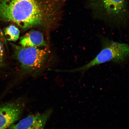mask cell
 <instances>
[{"instance_id":"obj_1","label":"cell","mask_w":129,"mask_h":129,"mask_svg":"<svg viewBox=\"0 0 129 129\" xmlns=\"http://www.w3.org/2000/svg\"><path fill=\"white\" fill-rule=\"evenodd\" d=\"M67 0H0V21L15 23L24 30L52 29L62 19Z\"/></svg>"},{"instance_id":"obj_2","label":"cell","mask_w":129,"mask_h":129,"mask_svg":"<svg viewBox=\"0 0 129 129\" xmlns=\"http://www.w3.org/2000/svg\"><path fill=\"white\" fill-rule=\"evenodd\" d=\"M101 41V50L94 58L84 65L67 71L83 73L95 66L106 62H112L122 64L127 62L129 54L128 44L114 41L106 38H102Z\"/></svg>"},{"instance_id":"obj_3","label":"cell","mask_w":129,"mask_h":129,"mask_svg":"<svg viewBox=\"0 0 129 129\" xmlns=\"http://www.w3.org/2000/svg\"><path fill=\"white\" fill-rule=\"evenodd\" d=\"M87 5L95 17L112 25H124L128 18L127 0H88Z\"/></svg>"},{"instance_id":"obj_4","label":"cell","mask_w":129,"mask_h":129,"mask_svg":"<svg viewBox=\"0 0 129 129\" xmlns=\"http://www.w3.org/2000/svg\"><path fill=\"white\" fill-rule=\"evenodd\" d=\"M14 58L24 72L32 73L43 68L47 61L50 52L46 48L24 47L11 43Z\"/></svg>"},{"instance_id":"obj_5","label":"cell","mask_w":129,"mask_h":129,"mask_svg":"<svg viewBox=\"0 0 129 129\" xmlns=\"http://www.w3.org/2000/svg\"><path fill=\"white\" fill-rule=\"evenodd\" d=\"M22 101L9 102L0 105V129H8L20 118L24 109Z\"/></svg>"},{"instance_id":"obj_6","label":"cell","mask_w":129,"mask_h":129,"mask_svg":"<svg viewBox=\"0 0 129 129\" xmlns=\"http://www.w3.org/2000/svg\"><path fill=\"white\" fill-rule=\"evenodd\" d=\"M52 113V110L50 109L40 113L29 115L8 129H44Z\"/></svg>"},{"instance_id":"obj_7","label":"cell","mask_w":129,"mask_h":129,"mask_svg":"<svg viewBox=\"0 0 129 129\" xmlns=\"http://www.w3.org/2000/svg\"><path fill=\"white\" fill-rule=\"evenodd\" d=\"M24 47L42 48L47 46L43 34L38 30H32L20 39L19 43Z\"/></svg>"},{"instance_id":"obj_8","label":"cell","mask_w":129,"mask_h":129,"mask_svg":"<svg viewBox=\"0 0 129 129\" xmlns=\"http://www.w3.org/2000/svg\"><path fill=\"white\" fill-rule=\"evenodd\" d=\"M3 32L6 39L9 41L15 42L20 37V30L14 25H11L6 27Z\"/></svg>"},{"instance_id":"obj_9","label":"cell","mask_w":129,"mask_h":129,"mask_svg":"<svg viewBox=\"0 0 129 129\" xmlns=\"http://www.w3.org/2000/svg\"><path fill=\"white\" fill-rule=\"evenodd\" d=\"M6 44V39L0 38V69L5 64V45Z\"/></svg>"},{"instance_id":"obj_10","label":"cell","mask_w":129,"mask_h":129,"mask_svg":"<svg viewBox=\"0 0 129 129\" xmlns=\"http://www.w3.org/2000/svg\"><path fill=\"white\" fill-rule=\"evenodd\" d=\"M0 38L6 39L4 34V32L0 29Z\"/></svg>"},{"instance_id":"obj_11","label":"cell","mask_w":129,"mask_h":129,"mask_svg":"<svg viewBox=\"0 0 129 129\" xmlns=\"http://www.w3.org/2000/svg\"></svg>"}]
</instances>
